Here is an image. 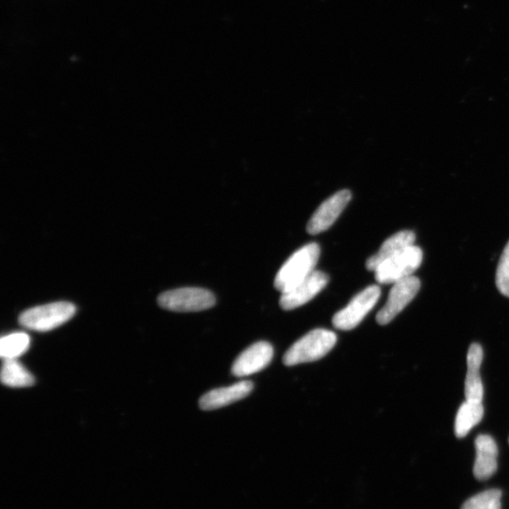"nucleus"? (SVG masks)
<instances>
[{"label": "nucleus", "mask_w": 509, "mask_h": 509, "mask_svg": "<svg viewBox=\"0 0 509 509\" xmlns=\"http://www.w3.org/2000/svg\"><path fill=\"white\" fill-rule=\"evenodd\" d=\"M351 193L343 190L330 197L312 216L307 229L311 235H319L336 222L351 200Z\"/></svg>", "instance_id": "9"}, {"label": "nucleus", "mask_w": 509, "mask_h": 509, "mask_svg": "<svg viewBox=\"0 0 509 509\" xmlns=\"http://www.w3.org/2000/svg\"><path fill=\"white\" fill-rule=\"evenodd\" d=\"M496 281L499 292L509 297V242L500 257Z\"/></svg>", "instance_id": "19"}, {"label": "nucleus", "mask_w": 509, "mask_h": 509, "mask_svg": "<svg viewBox=\"0 0 509 509\" xmlns=\"http://www.w3.org/2000/svg\"><path fill=\"white\" fill-rule=\"evenodd\" d=\"M158 303L168 311L196 312L212 308L216 298L209 289L188 287L168 290L158 297Z\"/></svg>", "instance_id": "4"}, {"label": "nucleus", "mask_w": 509, "mask_h": 509, "mask_svg": "<svg viewBox=\"0 0 509 509\" xmlns=\"http://www.w3.org/2000/svg\"><path fill=\"white\" fill-rule=\"evenodd\" d=\"M476 459L474 474L476 479L487 480L497 471L498 447L490 435H479L475 440Z\"/></svg>", "instance_id": "12"}, {"label": "nucleus", "mask_w": 509, "mask_h": 509, "mask_svg": "<svg viewBox=\"0 0 509 509\" xmlns=\"http://www.w3.org/2000/svg\"><path fill=\"white\" fill-rule=\"evenodd\" d=\"M251 382L245 381L226 388L211 390L199 400L203 411H213L249 397L253 390Z\"/></svg>", "instance_id": "11"}, {"label": "nucleus", "mask_w": 509, "mask_h": 509, "mask_svg": "<svg viewBox=\"0 0 509 509\" xmlns=\"http://www.w3.org/2000/svg\"><path fill=\"white\" fill-rule=\"evenodd\" d=\"M320 246L312 243L301 247L289 258L274 279V287L281 293L294 287L315 271L319 260Z\"/></svg>", "instance_id": "2"}, {"label": "nucleus", "mask_w": 509, "mask_h": 509, "mask_svg": "<svg viewBox=\"0 0 509 509\" xmlns=\"http://www.w3.org/2000/svg\"><path fill=\"white\" fill-rule=\"evenodd\" d=\"M392 285L387 303L376 315V322L382 326L390 323L415 298L420 281L416 276L411 275Z\"/></svg>", "instance_id": "7"}, {"label": "nucleus", "mask_w": 509, "mask_h": 509, "mask_svg": "<svg viewBox=\"0 0 509 509\" xmlns=\"http://www.w3.org/2000/svg\"><path fill=\"white\" fill-rule=\"evenodd\" d=\"M416 235L412 230H403L388 238L376 254L366 261V268L374 271L384 260L394 257L415 244Z\"/></svg>", "instance_id": "14"}, {"label": "nucleus", "mask_w": 509, "mask_h": 509, "mask_svg": "<svg viewBox=\"0 0 509 509\" xmlns=\"http://www.w3.org/2000/svg\"><path fill=\"white\" fill-rule=\"evenodd\" d=\"M76 312L74 304L55 302L27 310L19 316V323L27 329L47 332L68 322Z\"/></svg>", "instance_id": "3"}, {"label": "nucleus", "mask_w": 509, "mask_h": 509, "mask_svg": "<svg viewBox=\"0 0 509 509\" xmlns=\"http://www.w3.org/2000/svg\"><path fill=\"white\" fill-rule=\"evenodd\" d=\"M31 345V337L23 332L12 333L0 341V356L4 359H18L25 354Z\"/></svg>", "instance_id": "17"}, {"label": "nucleus", "mask_w": 509, "mask_h": 509, "mask_svg": "<svg viewBox=\"0 0 509 509\" xmlns=\"http://www.w3.org/2000/svg\"><path fill=\"white\" fill-rule=\"evenodd\" d=\"M508 443H509V440H508Z\"/></svg>", "instance_id": "20"}, {"label": "nucleus", "mask_w": 509, "mask_h": 509, "mask_svg": "<svg viewBox=\"0 0 509 509\" xmlns=\"http://www.w3.org/2000/svg\"><path fill=\"white\" fill-rule=\"evenodd\" d=\"M484 416L482 402H464L457 413L455 433L458 438H464L477 426Z\"/></svg>", "instance_id": "15"}, {"label": "nucleus", "mask_w": 509, "mask_h": 509, "mask_svg": "<svg viewBox=\"0 0 509 509\" xmlns=\"http://www.w3.org/2000/svg\"><path fill=\"white\" fill-rule=\"evenodd\" d=\"M381 296L382 289L376 285L363 289L344 309L334 315V327L340 330L354 329L373 310Z\"/></svg>", "instance_id": "6"}, {"label": "nucleus", "mask_w": 509, "mask_h": 509, "mask_svg": "<svg viewBox=\"0 0 509 509\" xmlns=\"http://www.w3.org/2000/svg\"><path fill=\"white\" fill-rule=\"evenodd\" d=\"M273 346L258 342L246 349L235 361L232 374L238 377L254 374L266 368L273 359Z\"/></svg>", "instance_id": "10"}, {"label": "nucleus", "mask_w": 509, "mask_h": 509, "mask_svg": "<svg viewBox=\"0 0 509 509\" xmlns=\"http://www.w3.org/2000/svg\"><path fill=\"white\" fill-rule=\"evenodd\" d=\"M328 281L327 274L315 270L307 278L281 293V308L285 311H290L307 304L322 292Z\"/></svg>", "instance_id": "8"}, {"label": "nucleus", "mask_w": 509, "mask_h": 509, "mask_svg": "<svg viewBox=\"0 0 509 509\" xmlns=\"http://www.w3.org/2000/svg\"><path fill=\"white\" fill-rule=\"evenodd\" d=\"M421 263H423V251L413 244L378 266L374 271L375 280L381 284H395L413 275Z\"/></svg>", "instance_id": "5"}, {"label": "nucleus", "mask_w": 509, "mask_h": 509, "mask_svg": "<svg viewBox=\"0 0 509 509\" xmlns=\"http://www.w3.org/2000/svg\"><path fill=\"white\" fill-rule=\"evenodd\" d=\"M502 491L489 490L476 494L463 504L461 509H501Z\"/></svg>", "instance_id": "18"}, {"label": "nucleus", "mask_w": 509, "mask_h": 509, "mask_svg": "<svg viewBox=\"0 0 509 509\" xmlns=\"http://www.w3.org/2000/svg\"><path fill=\"white\" fill-rule=\"evenodd\" d=\"M484 358L483 348L479 343L471 344L467 355V375L465 380V397L467 401L482 402L484 387L480 375Z\"/></svg>", "instance_id": "13"}, {"label": "nucleus", "mask_w": 509, "mask_h": 509, "mask_svg": "<svg viewBox=\"0 0 509 509\" xmlns=\"http://www.w3.org/2000/svg\"><path fill=\"white\" fill-rule=\"evenodd\" d=\"M337 343L336 334L327 329H314L289 349L283 358L284 365L295 366L324 358Z\"/></svg>", "instance_id": "1"}, {"label": "nucleus", "mask_w": 509, "mask_h": 509, "mask_svg": "<svg viewBox=\"0 0 509 509\" xmlns=\"http://www.w3.org/2000/svg\"><path fill=\"white\" fill-rule=\"evenodd\" d=\"M2 382L5 386L12 388L31 387L35 383V376L17 359H4Z\"/></svg>", "instance_id": "16"}]
</instances>
